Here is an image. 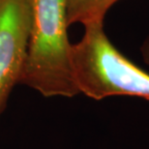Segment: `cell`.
I'll return each mask as SVG.
<instances>
[{"label": "cell", "instance_id": "6da1fadb", "mask_svg": "<svg viewBox=\"0 0 149 149\" xmlns=\"http://www.w3.org/2000/svg\"><path fill=\"white\" fill-rule=\"evenodd\" d=\"M31 26L19 83L42 96L72 98L74 80L68 37V0H30Z\"/></svg>", "mask_w": 149, "mask_h": 149}, {"label": "cell", "instance_id": "7a4b0ae2", "mask_svg": "<svg viewBox=\"0 0 149 149\" xmlns=\"http://www.w3.org/2000/svg\"><path fill=\"white\" fill-rule=\"evenodd\" d=\"M71 59L79 94L96 101L113 96L149 100V73L116 49L104 22L84 25L81 39L72 44Z\"/></svg>", "mask_w": 149, "mask_h": 149}, {"label": "cell", "instance_id": "3957f363", "mask_svg": "<svg viewBox=\"0 0 149 149\" xmlns=\"http://www.w3.org/2000/svg\"><path fill=\"white\" fill-rule=\"evenodd\" d=\"M30 26V0H0V114L19 83Z\"/></svg>", "mask_w": 149, "mask_h": 149}, {"label": "cell", "instance_id": "277c9868", "mask_svg": "<svg viewBox=\"0 0 149 149\" xmlns=\"http://www.w3.org/2000/svg\"><path fill=\"white\" fill-rule=\"evenodd\" d=\"M119 0H68L67 17L69 25L81 23L84 26L93 22H104L111 6Z\"/></svg>", "mask_w": 149, "mask_h": 149}, {"label": "cell", "instance_id": "5b68a950", "mask_svg": "<svg viewBox=\"0 0 149 149\" xmlns=\"http://www.w3.org/2000/svg\"><path fill=\"white\" fill-rule=\"evenodd\" d=\"M141 53L143 61L149 66V34L147 37L144 39L141 46Z\"/></svg>", "mask_w": 149, "mask_h": 149}]
</instances>
